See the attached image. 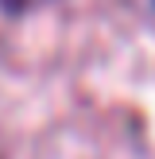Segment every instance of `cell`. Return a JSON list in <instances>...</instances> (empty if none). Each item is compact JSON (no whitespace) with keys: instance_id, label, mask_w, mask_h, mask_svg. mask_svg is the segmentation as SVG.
<instances>
[{"instance_id":"6da1fadb","label":"cell","mask_w":155,"mask_h":159,"mask_svg":"<svg viewBox=\"0 0 155 159\" xmlns=\"http://www.w3.org/2000/svg\"><path fill=\"white\" fill-rule=\"evenodd\" d=\"M43 4H54V0H0V12L12 16V20H20V16L35 12V8H43Z\"/></svg>"},{"instance_id":"7a4b0ae2","label":"cell","mask_w":155,"mask_h":159,"mask_svg":"<svg viewBox=\"0 0 155 159\" xmlns=\"http://www.w3.org/2000/svg\"><path fill=\"white\" fill-rule=\"evenodd\" d=\"M151 4H155V0H151Z\"/></svg>"}]
</instances>
